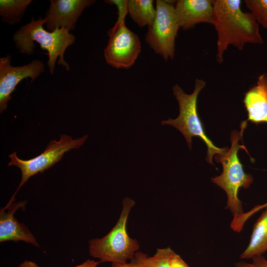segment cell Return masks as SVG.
Masks as SVG:
<instances>
[{"label":"cell","instance_id":"6da1fadb","mask_svg":"<svg viewBox=\"0 0 267 267\" xmlns=\"http://www.w3.org/2000/svg\"><path fill=\"white\" fill-rule=\"evenodd\" d=\"M240 0H214L212 23L217 34L216 59L223 61V55L230 45L242 50L246 44H262L259 24L250 12H243Z\"/></svg>","mask_w":267,"mask_h":267},{"label":"cell","instance_id":"7a4b0ae2","mask_svg":"<svg viewBox=\"0 0 267 267\" xmlns=\"http://www.w3.org/2000/svg\"><path fill=\"white\" fill-rule=\"evenodd\" d=\"M45 23L44 18L37 20L32 18L29 23L22 26L13 36L15 46L21 53L30 55L34 51L35 42H37L43 49L47 51V66L51 74L54 73L58 58V64L69 71L70 68L64 59V54L66 49L75 42V36L64 28L47 31L43 27Z\"/></svg>","mask_w":267,"mask_h":267},{"label":"cell","instance_id":"3957f363","mask_svg":"<svg viewBox=\"0 0 267 267\" xmlns=\"http://www.w3.org/2000/svg\"><path fill=\"white\" fill-rule=\"evenodd\" d=\"M206 82L197 79L194 89L190 94L185 93L178 85L173 87V94L179 105V115L173 119L162 121V125H170L178 130L184 136L189 149L192 147L193 137H198L202 140L207 147L206 160L214 165L212 159L215 155H222L227 151V148H219L215 145L206 135L203 125L197 110V99L201 90L205 87Z\"/></svg>","mask_w":267,"mask_h":267},{"label":"cell","instance_id":"277c9868","mask_svg":"<svg viewBox=\"0 0 267 267\" xmlns=\"http://www.w3.org/2000/svg\"><path fill=\"white\" fill-rule=\"evenodd\" d=\"M247 121L241 125V131H233L231 134V146L222 155H216L215 160L222 166V173L212 178V182L222 188L227 195V207L233 216L242 214L243 209L241 200L238 197L240 188H248L253 181L250 174L244 171L243 165L238 156L240 148L245 149L243 145H240L239 141L242 138L243 133L247 126Z\"/></svg>","mask_w":267,"mask_h":267},{"label":"cell","instance_id":"5b68a950","mask_svg":"<svg viewBox=\"0 0 267 267\" xmlns=\"http://www.w3.org/2000/svg\"><path fill=\"white\" fill-rule=\"evenodd\" d=\"M135 202L129 197L123 201L119 218L114 227L104 236L89 241V255L100 263L111 264L131 261L139 248L137 240L130 237L127 224L130 213Z\"/></svg>","mask_w":267,"mask_h":267},{"label":"cell","instance_id":"8992f818","mask_svg":"<svg viewBox=\"0 0 267 267\" xmlns=\"http://www.w3.org/2000/svg\"><path fill=\"white\" fill-rule=\"evenodd\" d=\"M87 138L88 135H86L73 139L70 136L62 134L58 141L55 139L50 140L43 152L29 160L20 159L16 152L10 154L9 157L11 160L8 166H15L20 170L21 179L8 203L14 201L15 195L29 178L50 168L62 159L65 153L81 146Z\"/></svg>","mask_w":267,"mask_h":267},{"label":"cell","instance_id":"52a82bcc","mask_svg":"<svg viewBox=\"0 0 267 267\" xmlns=\"http://www.w3.org/2000/svg\"><path fill=\"white\" fill-rule=\"evenodd\" d=\"M155 18L148 27L145 41L164 60H172L175 55V40L180 28L175 6L169 1L157 0Z\"/></svg>","mask_w":267,"mask_h":267},{"label":"cell","instance_id":"ba28073f","mask_svg":"<svg viewBox=\"0 0 267 267\" xmlns=\"http://www.w3.org/2000/svg\"><path fill=\"white\" fill-rule=\"evenodd\" d=\"M107 35L109 39L104 50L106 63L116 68H130L141 51L138 36L128 28L125 23H115Z\"/></svg>","mask_w":267,"mask_h":267},{"label":"cell","instance_id":"9c48e42d","mask_svg":"<svg viewBox=\"0 0 267 267\" xmlns=\"http://www.w3.org/2000/svg\"><path fill=\"white\" fill-rule=\"evenodd\" d=\"M44 71V62L39 59L30 63L18 66L11 65V56L7 55L0 58V112L7 107L11 94L18 84L24 79L31 78L33 82Z\"/></svg>","mask_w":267,"mask_h":267},{"label":"cell","instance_id":"30bf717a","mask_svg":"<svg viewBox=\"0 0 267 267\" xmlns=\"http://www.w3.org/2000/svg\"><path fill=\"white\" fill-rule=\"evenodd\" d=\"M44 18L49 32L64 28L72 30L85 8L95 2L93 0H51Z\"/></svg>","mask_w":267,"mask_h":267},{"label":"cell","instance_id":"8fae6325","mask_svg":"<svg viewBox=\"0 0 267 267\" xmlns=\"http://www.w3.org/2000/svg\"><path fill=\"white\" fill-rule=\"evenodd\" d=\"M26 201L7 204L0 212V242L22 241L39 247L35 236L24 224L19 223L14 217L19 209H25Z\"/></svg>","mask_w":267,"mask_h":267},{"label":"cell","instance_id":"7c38bea8","mask_svg":"<svg viewBox=\"0 0 267 267\" xmlns=\"http://www.w3.org/2000/svg\"><path fill=\"white\" fill-rule=\"evenodd\" d=\"M174 6L178 26L183 30L200 23H212L213 0H178Z\"/></svg>","mask_w":267,"mask_h":267},{"label":"cell","instance_id":"4fadbf2b","mask_svg":"<svg viewBox=\"0 0 267 267\" xmlns=\"http://www.w3.org/2000/svg\"><path fill=\"white\" fill-rule=\"evenodd\" d=\"M247 120L254 124L267 123V73L260 75L256 84L245 92L243 100Z\"/></svg>","mask_w":267,"mask_h":267},{"label":"cell","instance_id":"5bb4252c","mask_svg":"<svg viewBox=\"0 0 267 267\" xmlns=\"http://www.w3.org/2000/svg\"><path fill=\"white\" fill-rule=\"evenodd\" d=\"M267 252V207L254 224L249 243L240 256L241 259H252Z\"/></svg>","mask_w":267,"mask_h":267},{"label":"cell","instance_id":"9a60e30c","mask_svg":"<svg viewBox=\"0 0 267 267\" xmlns=\"http://www.w3.org/2000/svg\"><path fill=\"white\" fill-rule=\"evenodd\" d=\"M128 13L140 27L150 26L156 15L152 0H129L127 1Z\"/></svg>","mask_w":267,"mask_h":267},{"label":"cell","instance_id":"2e32d148","mask_svg":"<svg viewBox=\"0 0 267 267\" xmlns=\"http://www.w3.org/2000/svg\"><path fill=\"white\" fill-rule=\"evenodd\" d=\"M32 1L31 0H0L1 20L11 25L19 23Z\"/></svg>","mask_w":267,"mask_h":267},{"label":"cell","instance_id":"e0dca14e","mask_svg":"<svg viewBox=\"0 0 267 267\" xmlns=\"http://www.w3.org/2000/svg\"><path fill=\"white\" fill-rule=\"evenodd\" d=\"M175 252L170 247L157 249L152 256L137 251L133 259L143 267H170V260Z\"/></svg>","mask_w":267,"mask_h":267},{"label":"cell","instance_id":"ac0fdd59","mask_svg":"<svg viewBox=\"0 0 267 267\" xmlns=\"http://www.w3.org/2000/svg\"><path fill=\"white\" fill-rule=\"evenodd\" d=\"M244 2L259 24L267 29V0H245Z\"/></svg>","mask_w":267,"mask_h":267},{"label":"cell","instance_id":"d6986e66","mask_svg":"<svg viewBox=\"0 0 267 267\" xmlns=\"http://www.w3.org/2000/svg\"><path fill=\"white\" fill-rule=\"evenodd\" d=\"M105 1L110 4H115L117 8L118 17L117 21L115 23L119 24L125 23L126 16L128 13L127 7L128 0H105Z\"/></svg>","mask_w":267,"mask_h":267},{"label":"cell","instance_id":"ffe728a7","mask_svg":"<svg viewBox=\"0 0 267 267\" xmlns=\"http://www.w3.org/2000/svg\"><path fill=\"white\" fill-rule=\"evenodd\" d=\"M252 262L247 263L242 261L235 264V267H267V259L263 256L252 259Z\"/></svg>","mask_w":267,"mask_h":267},{"label":"cell","instance_id":"44dd1931","mask_svg":"<svg viewBox=\"0 0 267 267\" xmlns=\"http://www.w3.org/2000/svg\"><path fill=\"white\" fill-rule=\"evenodd\" d=\"M100 263L99 261H95L88 259L83 263L73 267H98V265ZM18 267H42L38 265L35 262L29 261L25 260L22 262Z\"/></svg>","mask_w":267,"mask_h":267},{"label":"cell","instance_id":"7402d4cb","mask_svg":"<svg viewBox=\"0 0 267 267\" xmlns=\"http://www.w3.org/2000/svg\"><path fill=\"white\" fill-rule=\"evenodd\" d=\"M170 267H189L179 255L174 252L170 260Z\"/></svg>","mask_w":267,"mask_h":267},{"label":"cell","instance_id":"603a6c76","mask_svg":"<svg viewBox=\"0 0 267 267\" xmlns=\"http://www.w3.org/2000/svg\"><path fill=\"white\" fill-rule=\"evenodd\" d=\"M111 267H143L139 262L133 259L129 262L111 264Z\"/></svg>","mask_w":267,"mask_h":267},{"label":"cell","instance_id":"cb8c5ba5","mask_svg":"<svg viewBox=\"0 0 267 267\" xmlns=\"http://www.w3.org/2000/svg\"><path fill=\"white\" fill-rule=\"evenodd\" d=\"M266 207H267V202L263 204L257 205L254 206L251 209V211L252 212V213L255 214L256 213Z\"/></svg>","mask_w":267,"mask_h":267}]
</instances>
